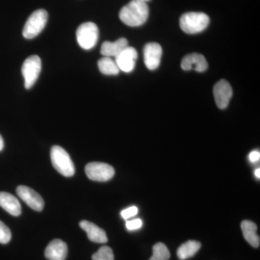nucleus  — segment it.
I'll list each match as a JSON object with an SVG mask.
<instances>
[{
	"label": "nucleus",
	"mask_w": 260,
	"mask_h": 260,
	"mask_svg": "<svg viewBox=\"0 0 260 260\" xmlns=\"http://www.w3.org/2000/svg\"><path fill=\"white\" fill-rule=\"evenodd\" d=\"M148 5L142 0H132L119 12L121 22L130 27L143 25L148 20Z\"/></svg>",
	"instance_id": "1"
},
{
	"label": "nucleus",
	"mask_w": 260,
	"mask_h": 260,
	"mask_svg": "<svg viewBox=\"0 0 260 260\" xmlns=\"http://www.w3.org/2000/svg\"><path fill=\"white\" fill-rule=\"evenodd\" d=\"M210 23V18L203 13H186L181 15L179 24L181 30L188 34L203 31Z\"/></svg>",
	"instance_id": "2"
},
{
	"label": "nucleus",
	"mask_w": 260,
	"mask_h": 260,
	"mask_svg": "<svg viewBox=\"0 0 260 260\" xmlns=\"http://www.w3.org/2000/svg\"><path fill=\"white\" fill-rule=\"evenodd\" d=\"M51 160L53 167L61 175L73 177L75 174L74 164L68 152L60 146L55 145L51 149Z\"/></svg>",
	"instance_id": "3"
},
{
	"label": "nucleus",
	"mask_w": 260,
	"mask_h": 260,
	"mask_svg": "<svg viewBox=\"0 0 260 260\" xmlns=\"http://www.w3.org/2000/svg\"><path fill=\"white\" fill-rule=\"evenodd\" d=\"M48 20V13L45 10H36L30 15L24 25L23 36L27 39L37 37L45 28Z\"/></svg>",
	"instance_id": "4"
},
{
	"label": "nucleus",
	"mask_w": 260,
	"mask_h": 260,
	"mask_svg": "<svg viewBox=\"0 0 260 260\" xmlns=\"http://www.w3.org/2000/svg\"><path fill=\"white\" fill-rule=\"evenodd\" d=\"M99 31L98 26L92 22L81 24L77 29L76 38L80 47L85 50H90L96 45Z\"/></svg>",
	"instance_id": "5"
},
{
	"label": "nucleus",
	"mask_w": 260,
	"mask_h": 260,
	"mask_svg": "<svg viewBox=\"0 0 260 260\" xmlns=\"http://www.w3.org/2000/svg\"><path fill=\"white\" fill-rule=\"evenodd\" d=\"M41 70L42 60L39 56H30L25 59L22 66V74L25 82V88H32L40 75Z\"/></svg>",
	"instance_id": "6"
},
{
	"label": "nucleus",
	"mask_w": 260,
	"mask_h": 260,
	"mask_svg": "<svg viewBox=\"0 0 260 260\" xmlns=\"http://www.w3.org/2000/svg\"><path fill=\"white\" fill-rule=\"evenodd\" d=\"M87 177L95 181H107L112 179L115 174L114 168L102 162H92L85 168Z\"/></svg>",
	"instance_id": "7"
},
{
	"label": "nucleus",
	"mask_w": 260,
	"mask_h": 260,
	"mask_svg": "<svg viewBox=\"0 0 260 260\" xmlns=\"http://www.w3.org/2000/svg\"><path fill=\"white\" fill-rule=\"evenodd\" d=\"M19 198L36 211H42L44 206V200L37 191L26 186H19L17 188Z\"/></svg>",
	"instance_id": "8"
},
{
	"label": "nucleus",
	"mask_w": 260,
	"mask_h": 260,
	"mask_svg": "<svg viewBox=\"0 0 260 260\" xmlns=\"http://www.w3.org/2000/svg\"><path fill=\"white\" fill-rule=\"evenodd\" d=\"M213 95L219 109H225L229 106L233 95L230 83L225 80H219L214 86Z\"/></svg>",
	"instance_id": "9"
},
{
	"label": "nucleus",
	"mask_w": 260,
	"mask_h": 260,
	"mask_svg": "<svg viewBox=\"0 0 260 260\" xmlns=\"http://www.w3.org/2000/svg\"><path fill=\"white\" fill-rule=\"evenodd\" d=\"M138 59V51L135 48L128 46L115 57V61L121 71L129 73L134 70L136 60Z\"/></svg>",
	"instance_id": "10"
},
{
	"label": "nucleus",
	"mask_w": 260,
	"mask_h": 260,
	"mask_svg": "<svg viewBox=\"0 0 260 260\" xmlns=\"http://www.w3.org/2000/svg\"><path fill=\"white\" fill-rule=\"evenodd\" d=\"M162 48L157 43H149L143 49L144 62L148 69H157L160 65L162 56Z\"/></svg>",
	"instance_id": "11"
},
{
	"label": "nucleus",
	"mask_w": 260,
	"mask_h": 260,
	"mask_svg": "<svg viewBox=\"0 0 260 260\" xmlns=\"http://www.w3.org/2000/svg\"><path fill=\"white\" fill-rule=\"evenodd\" d=\"M181 67L185 71L194 70L198 73H203L208 69V64L203 54L192 53L183 58Z\"/></svg>",
	"instance_id": "12"
},
{
	"label": "nucleus",
	"mask_w": 260,
	"mask_h": 260,
	"mask_svg": "<svg viewBox=\"0 0 260 260\" xmlns=\"http://www.w3.org/2000/svg\"><path fill=\"white\" fill-rule=\"evenodd\" d=\"M68 255V246L60 239H54L46 248L45 256L49 260H64Z\"/></svg>",
	"instance_id": "13"
},
{
	"label": "nucleus",
	"mask_w": 260,
	"mask_h": 260,
	"mask_svg": "<svg viewBox=\"0 0 260 260\" xmlns=\"http://www.w3.org/2000/svg\"><path fill=\"white\" fill-rule=\"evenodd\" d=\"M80 226L87 233L89 240L95 243L104 244L108 242V238L105 231L98 226L91 222L82 220L80 222Z\"/></svg>",
	"instance_id": "14"
},
{
	"label": "nucleus",
	"mask_w": 260,
	"mask_h": 260,
	"mask_svg": "<svg viewBox=\"0 0 260 260\" xmlns=\"http://www.w3.org/2000/svg\"><path fill=\"white\" fill-rule=\"evenodd\" d=\"M0 206L13 216H18L21 214V205L18 200L10 193L0 192Z\"/></svg>",
	"instance_id": "15"
},
{
	"label": "nucleus",
	"mask_w": 260,
	"mask_h": 260,
	"mask_svg": "<svg viewBox=\"0 0 260 260\" xmlns=\"http://www.w3.org/2000/svg\"><path fill=\"white\" fill-rule=\"evenodd\" d=\"M128 47V42L124 38H121L116 42L103 43L101 48V54L107 57H116Z\"/></svg>",
	"instance_id": "16"
},
{
	"label": "nucleus",
	"mask_w": 260,
	"mask_h": 260,
	"mask_svg": "<svg viewBox=\"0 0 260 260\" xmlns=\"http://www.w3.org/2000/svg\"><path fill=\"white\" fill-rule=\"evenodd\" d=\"M242 230L243 235L246 242L249 243L253 247L257 248L259 246L260 239L259 236L256 234L257 226L255 223L250 221V220H244L242 221Z\"/></svg>",
	"instance_id": "17"
},
{
	"label": "nucleus",
	"mask_w": 260,
	"mask_h": 260,
	"mask_svg": "<svg viewBox=\"0 0 260 260\" xmlns=\"http://www.w3.org/2000/svg\"><path fill=\"white\" fill-rule=\"evenodd\" d=\"M201 244L197 241L189 240L179 246L177 250L178 258L185 260L191 257L200 250Z\"/></svg>",
	"instance_id": "18"
},
{
	"label": "nucleus",
	"mask_w": 260,
	"mask_h": 260,
	"mask_svg": "<svg viewBox=\"0 0 260 260\" xmlns=\"http://www.w3.org/2000/svg\"><path fill=\"white\" fill-rule=\"evenodd\" d=\"M98 67L101 73L106 75H116L120 72L115 60L107 56H104L98 61Z\"/></svg>",
	"instance_id": "19"
},
{
	"label": "nucleus",
	"mask_w": 260,
	"mask_h": 260,
	"mask_svg": "<svg viewBox=\"0 0 260 260\" xmlns=\"http://www.w3.org/2000/svg\"><path fill=\"white\" fill-rule=\"evenodd\" d=\"M170 252L165 244L161 242L157 243L153 247V255L149 260H169Z\"/></svg>",
	"instance_id": "20"
},
{
	"label": "nucleus",
	"mask_w": 260,
	"mask_h": 260,
	"mask_svg": "<svg viewBox=\"0 0 260 260\" xmlns=\"http://www.w3.org/2000/svg\"><path fill=\"white\" fill-rule=\"evenodd\" d=\"M93 260H114L112 249L107 246H102L92 256Z\"/></svg>",
	"instance_id": "21"
},
{
	"label": "nucleus",
	"mask_w": 260,
	"mask_h": 260,
	"mask_svg": "<svg viewBox=\"0 0 260 260\" xmlns=\"http://www.w3.org/2000/svg\"><path fill=\"white\" fill-rule=\"evenodd\" d=\"M12 234L9 228L0 220V243L8 244L11 239Z\"/></svg>",
	"instance_id": "22"
},
{
	"label": "nucleus",
	"mask_w": 260,
	"mask_h": 260,
	"mask_svg": "<svg viewBox=\"0 0 260 260\" xmlns=\"http://www.w3.org/2000/svg\"><path fill=\"white\" fill-rule=\"evenodd\" d=\"M138 208L135 206L130 207V208H126V209L122 210L121 213V216L125 220H127L131 217L135 216L138 214Z\"/></svg>",
	"instance_id": "23"
},
{
	"label": "nucleus",
	"mask_w": 260,
	"mask_h": 260,
	"mask_svg": "<svg viewBox=\"0 0 260 260\" xmlns=\"http://www.w3.org/2000/svg\"><path fill=\"white\" fill-rule=\"evenodd\" d=\"M143 225V221L140 219H135L133 220H128L126 223V227L128 230L133 231L139 229Z\"/></svg>",
	"instance_id": "24"
},
{
	"label": "nucleus",
	"mask_w": 260,
	"mask_h": 260,
	"mask_svg": "<svg viewBox=\"0 0 260 260\" xmlns=\"http://www.w3.org/2000/svg\"><path fill=\"white\" fill-rule=\"evenodd\" d=\"M249 160H250L251 162H256L259 160L260 158V153L257 150H254V151L251 152L250 154H249Z\"/></svg>",
	"instance_id": "25"
},
{
	"label": "nucleus",
	"mask_w": 260,
	"mask_h": 260,
	"mask_svg": "<svg viewBox=\"0 0 260 260\" xmlns=\"http://www.w3.org/2000/svg\"><path fill=\"white\" fill-rule=\"evenodd\" d=\"M3 148H4V141H3V137L0 135V151L3 150Z\"/></svg>",
	"instance_id": "26"
},
{
	"label": "nucleus",
	"mask_w": 260,
	"mask_h": 260,
	"mask_svg": "<svg viewBox=\"0 0 260 260\" xmlns=\"http://www.w3.org/2000/svg\"><path fill=\"white\" fill-rule=\"evenodd\" d=\"M255 175L256 177L260 178V169H259V168H258L257 169H256Z\"/></svg>",
	"instance_id": "27"
},
{
	"label": "nucleus",
	"mask_w": 260,
	"mask_h": 260,
	"mask_svg": "<svg viewBox=\"0 0 260 260\" xmlns=\"http://www.w3.org/2000/svg\"><path fill=\"white\" fill-rule=\"evenodd\" d=\"M142 1H144V2H148V1H150V0H142Z\"/></svg>",
	"instance_id": "28"
}]
</instances>
